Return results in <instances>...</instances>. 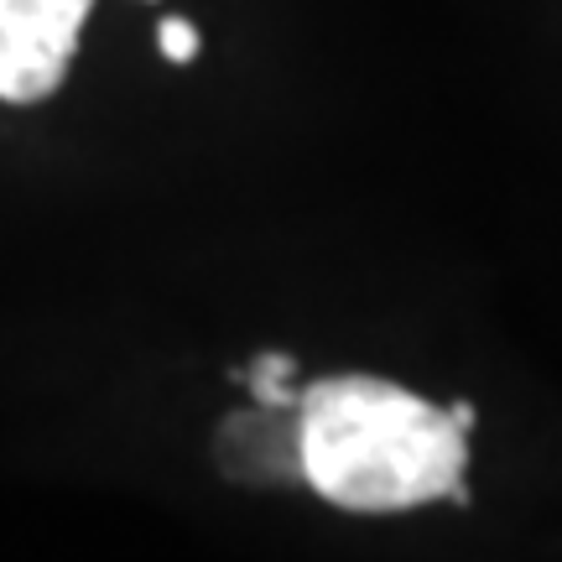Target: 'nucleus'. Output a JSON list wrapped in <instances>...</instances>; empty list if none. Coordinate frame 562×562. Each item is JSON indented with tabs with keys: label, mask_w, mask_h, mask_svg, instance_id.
Masks as SVG:
<instances>
[{
	"label": "nucleus",
	"mask_w": 562,
	"mask_h": 562,
	"mask_svg": "<svg viewBox=\"0 0 562 562\" xmlns=\"http://www.w3.org/2000/svg\"><path fill=\"white\" fill-rule=\"evenodd\" d=\"M302 484L355 516L469 505L474 402L432 406L385 375H323L297 396Z\"/></svg>",
	"instance_id": "f257e3e1"
},
{
	"label": "nucleus",
	"mask_w": 562,
	"mask_h": 562,
	"mask_svg": "<svg viewBox=\"0 0 562 562\" xmlns=\"http://www.w3.org/2000/svg\"><path fill=\"white\" fill-rule=\"evenodd\" d=\"M94 0H0V100L42 104L58 94Z\"/></svg>",
	"instance_id": "f03ea898"
},
{
	"label": "nucleus",
	"mask_w": 562,
	"mask_h": 562,
	"mask_svg": "<svg viewBox=\"0 0 562 562\" xmlns=\"http://www.w3.org/2000/svg\"><path fill=\"white\" fill-rule=\"evenodd\" d=\"M214 459L240 484H292L302 480V417L297 406L235 412L214 438Z\"/></svg>",
	"instance_id": "7ed1b4c3"
},
{
	"label": "nucleus",
	"mask_w": 562,
	"mask_h": 562,
	"mask_svg": "<svg viewBox=\"0 0 562 562\" xmlns=\"http://www.w3.org/2000/svg\"><path fill=\"white\" fill-rule=\"evenodd\" d=\"M292 375H297V360L281 355V349H261L250 364L235 370V381H240L261 406H297L302 391H292Z\"/></svg>",
	"instance_id": "20e7f679"
},
{
	"label": "nucleus",
	"mask_w": 562,
	"mask_h": 562,
	"mask_svg": "<svg viewBox=\"0 0 562 562\" xmlns=\"http://www.w3.org/2000/svg\"><path fill=\"white\" fill-rule=\"evenodd\" d=\"M199 47H203V37H199V26L188 16H161V26H157V53L167 63H193L199 58Z\"/></svg>",
	"instance_id": "39448f33"
}]
</instances>
